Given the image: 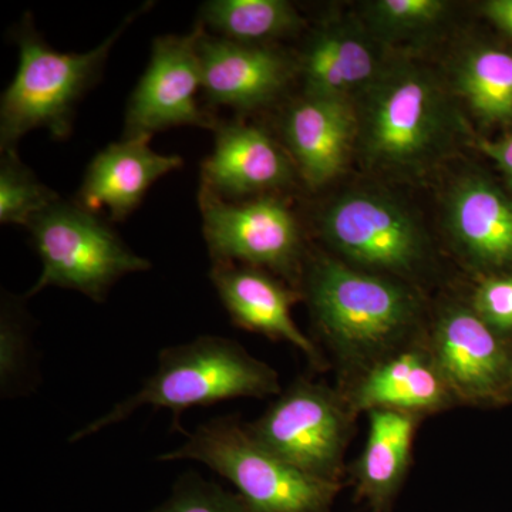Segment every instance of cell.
<instances>
[{"label": "cell", "instance_id": "24", "mask_svg": "<svg viewBox=\"0 0 512 512\" xmlns=\"http://www.w3.org/2000/svg\"><path fill=\"white\" fill-rule=\"evenodd\" d=\"M447 8L443 0H377L367 6V19L377 35L399 39L436 25Z\"/></svg>", "mask_w": 512, "mask_h": 512}, {"label": "cell", "instance_id": "7", "mask_svg": "<svg viewBox=\"0 0 512 512\" xmlns=\"http://www.w3.org/2000/svg\"><path fill=\"white\" fill-rule=\"evenodd\" d=\"M366 93L360 134L370 163L413 167L439 146L446 111L439 89L426 73L400 67L382 73Z\"/></svg>", "mask_w": 512, "mask_h": 512}, {"label": "cell", "instance_id": "22", "mask_svg": "<svg viewBox=\"0 0 512 512\" xmlns=\"http://www.w3.org/2000/svg\"><path fill=\"white\" fill-rule=\"evenodd\" d=\"M457 86L485 123H512V53L490 46L471 50L458 67Z\"/></svg>", "mask_w": 512, "mask_h": 512}, {"label": "cell", "instance_id": "5", "mask_svg": "<svg viewBox=\"0 0 512 512\" xmlns=\"http://www.w3.org/2000/svg\"><path fill=\"white\" fill-rule=\"evenodd\" d=\"M28 229L43 269L25 298L57 286L101 303L123 276L151 268L110 225L76 202L56 201Z\"/></svg>", "mask_w": 512, "mask_h": 512}, {"label": "cell", "instance_id": "3", "mask_svg": "<svg viewBox=\"0 0 512 512\" xmlns=\"http://www.w3.org/2000/svg\"><path fill=\"white\" fill-rule=\"evenodd\" d=\"M153 8L144 3L126 16L119 28L86 53L52 49L26 15L13 40L19 49L15 79L0 101V150L16 151L20 138L35 128H46L56 140L72 134L74 110L84 94L99 82L111 49L141 13Z\"/></svg>", "mask_w": 512, "mask_h": 512}, {"label": "cell", "instance_id": "8", "mask_svg": "<svg viewBox=\"0 0 512 512\" xmlns=\"http://www.w3.org/2000/svg\"><path fill=\"white\" fill-rule=\"evenodd\" d=\"M198 202L212 264L247 265L286 279L298 278L303 254L301 228L284 201L271 195L229 201L201 187Z\"/></svg>", "mask_w": 512, "mask_h": 512}, {"label": "cell", "instance_id": "17", "mask_svg": "<svg viewBox=\"0 0 512 512\" xmlns=\"http://www.w3.org/2000/svg\"><path fill=\"white\" fill-rule=\"evenodd\" d=\"M357 126L349 101L303 96L289 107L284 140L309 187H322L342 173Z\"/></svg>", "mask_w": 512, "mask_h": 512}, {"label": "cell", "instance_id": "28", "mask_svg": "<svg viewBox=\"0 0 512 512\" xmlns=\"http://www.w3.org/2000/svg\"><path fill=\"white\" fill-rule=\"evenodd\" d=\"M478 147L498 165L512 191V134L495 141L481 138Z\"/></svg>", "mask_w": 512, "mask_h": 512}, {"label": "cell", "instance_id": "19", "mask_svg": "<svg viewBox=\"0 0 512 512\" xmlns=\"http://www.w3.org/2000/svg\"><path fill=\"white\" fill-rule=\"evenodd\" d=\"M451 234L467 258L488 274L512 272V200L483 178H468L448 207Z\"/></svg>", "mask_w": 512, "mask_h": 512}, {"label": "cell", "instance_id": "13", "mask_svg": "<svg viewBox=\"0 0 512 512\" xmlns=\"http://www.w3.org/2000/svg\"><path fill=\"white\" fill-rule=\"evenodd\" d=\"M210 278L232 323L248 332L295 346L315 369L325 360L318 346L296 325L292 306L301 299L264 269L239 264H212Z\"/></svg>", "mask_w": 512, "mask_h": 512}, {"label": "cell", "instance_id": "6", "mask_svg": "<svg viewBox=\"0 0 512 512\" xmlns=\"http://www.w3.org/2000/svg\"><path fill=\"white\" fill-rule=\"evenodd\" d=\"M355 414L345 394L302 377L245 427L261 446L291 466L340 483Z\"/></svg>", "mask_w": 512, "mask_h": 512}, {"label": "cell", "instance_id": "15", "mask_svg": "<svg viewBox=\"0 0 512 512\" xmlns=\"http://www.w3.org/2000/svg\"><path fill=\"white\" fill-rule=\"evenodd\" d=\"M212 131L214 150L202 164L201 187L229 200L291 183V160L261 128L218 121Z\"/></svg>", "mask_w": 512, "mask_h": 512}, {"label": "cell", "instance_id": "21", "mask_svg": "<svg viewBox=\"0 0 512 512\" xmlns=\"http://www.w3.org/2000/svg\"><path fill=\"white\" fill-rule=\"evenodd\" d=\"M198 22L215 36L248 45L295 35L303 26L298 10L285 0H210L201 6Z\"/></svg>", "mask_w": 512, "mask_h": 512}, {"label": "cell", "instance_id": "18", "mask_svg": "<svg viewBox=\"0 0 512 512\" xmlns=\"http://www.w3.org/2000/svg\"><path fill=\"white\" fill-rule=\"evenodd\" d=\"M303 96L349 101L382 76L377 52L360 30L328 23L313 33L299 63Z\"/></svg>", "mask_w": 512, "mask_h": 512}, {"label": "cell", "instance_id": "26", "mask_svg": "<svg viewBox=\"0 0 512 512\" xmlns=\"http://www.w3.org/2000/svg\"><path fill=\"white\" fill-rule=\"evenodd\" d=\"M148 512H252L241 495L232 494L195 473L178 478L173 493Z\"/></svg>", "mask_w": 512, "mask_h": 512}, {"label": "cell", "instance_id": "29", "mask_svg": "<svg viewBox=\"0 0 512 512\" xmlns=\"http://www.w3.org/2000/svg\"><path fill=\"white\" fill-rule=\"evenodd\" d=\"M484 13L498 28L512 36V0H490L484 5Z\"/></svg>", "mask_w": 512, "mask_h": 512}, {"label": "cell", "instance_id": "4", "mask_svg": "<svg viewBox=\"0 0 512 512\" xmlns=\"http://www.w3.org/2000/svg\"><path fill=\"white\" fill-rule=\"evenodd\" d=\"M158 461H200L229 483L252 512H329L340 483L309 476L261 446L237 417L201 424Z\"/></svg>", "mask_w": 512, "mask_h": 512}, {"label": "cell", "instance_id": "23", "mask_svg": "<svg viewBox=\"0 0 512 512\" xmlns=\"http://www.w3.org/2000/svg\"><path fill=\"white\" fill-rule=\"evenodd\" d=\"M59 195L43 184L16 151H5L0 161V222L29 228L40 212L59 201Z\"/></svg>", "mask_w": 512, "mask_h": 512}, {"label": "cell", "instance_id": "1", "mask_svg": "<svg viewBox=\"0 0 512 512\" xmlns=\"http://www.w3.org/2000/svg\"><path fill=\"white\" fill-rule=\"evenodd\" d=\"M306 298L326 345L363 372L406 348L421 315L417 296L400 282L328 256L309 264Z\"/></svg>", "mask_w": 512, "mask_h": 512}, {"label": "cell", "instance_id": "25", "mask_svg": "<svg viewBox=\"0 0 512 512\" xmlns=\"http://www.w3.org/2000/svg\"><path fill=\"white\" fill-rule=\"evenodd\" d=\"M29 333L20 303L2 302L0 315V387L3 396H12L25 386L28 376Z\"/></svg>", "mask_w": 512, "mask_h": 512}, {"label": "cell", "instance_id": "20", "mask_svg": "<svg viewBox=\"0 0 512 512\" xmlns=\"http://www.w3.org/2000/svg\"><path fill=\"white\" fill-rule=\"evenodd\" d=\"M419 416L372 410L362 456L356 461V493L373 512H384L393 503L412 460L414 433Z\"/></svg>", "mask_w": 512, "mask_h": 512}, {"label": "cell", "instance_id": "11", "mask_svg": "<svg viewBox=\"0 0 512 512\" xmlns=\"http://www.w3.org/2000/svg\"><path fill=\"white\" fill-rule=\"evenodd\" d=\"M427 349L458 403H510L511 339L487 325L471 305L444 309L434 322Z\"/></svg>", "mask_w": 512, "mask_h": 512}, {"label": "cell", "instance_id": "30", "mask_svg": "<svg viewBox=\"0 0 512 512\" xmlns=\"http://www.w3.org/2000/svg\"><path fill=\"white\" fill-rule=\"evenodd\" d=\"M508 399H510V403H512V365L510 373V386H508Z\"/></svg>", "mask_w": 512, "mask_h": 512}, {"label": "cell", "instance_id": "10", "mask_svg": "<svg viewBox=\"0 0 512 512\" xmlns=\"http://www.w3.org/2000/svg\"><path fill=\"white\" fill-rule=\"evenodd\" d=\"M197 22L188 35H165L153 42L150 62L128 100L123 138L153 137L173 127L214 130L218 121L198 104L202 73Z\"/></svg>", "mask_w": 512, "mask_h": 512}, {"label": "cell", "instance_id": "9", "mask_svg": "<svg viewBox=\"0 0 512 512\" xmlns=\"http://www.w3.org/2000/svg\"><path fill=\"white\" fill-rule=\"evenodd\" d=\"M330 247L357 268L380 275H410L426 261L416 221L382 195L356 192L333 202L320 221Z\"/></svg>", "mask_w": 512, "mask_h": 512}, {"label": "cell", "instance_id": "14", "mask_svg": "<svg viewBox=\"0 0 512 512\" xmlns=\"http://www.w3.org/2000/svg\"><path fill=\"white\" fill-rule=\"evenodd\" d=\"M150 140L151 137L123 138L97 153L74 202L93 214L109 211L111 221L130 217L151 185L184 165L181 157L154 151Z\"/></svg>", "mask_w": 512, "mask_h": 512}, {"label": "cell", "instance_id": "12", "mask_svg": "<svg viewBox=\"0 0 512 512\" xmlns=\"http://www.w3.org/2000/svg\"><path fill=\"white\" fill-rule=\"evenodd\" d=\"M202 93L212 106L252 111L272 103L288 86L293 63L269 45H248L210 35L198 40Z\"/></svg>", "mask_w": 512, "mask_h": 512}, {"label": "cell", "instance_id": "27", "mask_svg": "<svg viewBox=\"0 0 512 512\" xmlns=\"http://www.w3.org/2000/svg\"><path fill=\"white\" fill-rule=\"evenodd\" d=\"M471 308L498 333L512 336V272L488 275L477 286Z\"/></svg>", "mask_w": 512, "mask_h": 512}, {"label": "cell", "instance_id": "2", "mask_svg": "<svg viewBox=\"0 0 512 512\" xmlns=\"http://www.w3.org/2000/svg\"><path fill=\"white\" fill-rule=\"evenodd\" d=\"M278 393L279 376L271 366L249 355L234 340L200 336L161 350L156 372L141 389L74 433L70 443L127 420L141 407L170 409L173 429L183 431L181 416L191 407H208L239 397L264 399Z\"/></svg>", "mask_w": 512, "mask_h": 512}, {"label": "cell", "instance_id": "16", "mask_svg": "<svg viewBox=\"0 0 512 512\" xmlns=\"http://www.w3.org/2000/svg\"><path fill=\"white\" fill-rule=\"evenodd\" d=\"M345 396L355 413L393 410L419 417L458 403L429 349L420 346L397 350L370 366Z\"/></svg>", "mask_w": 512, "mask_h": 512}]
</instances>
